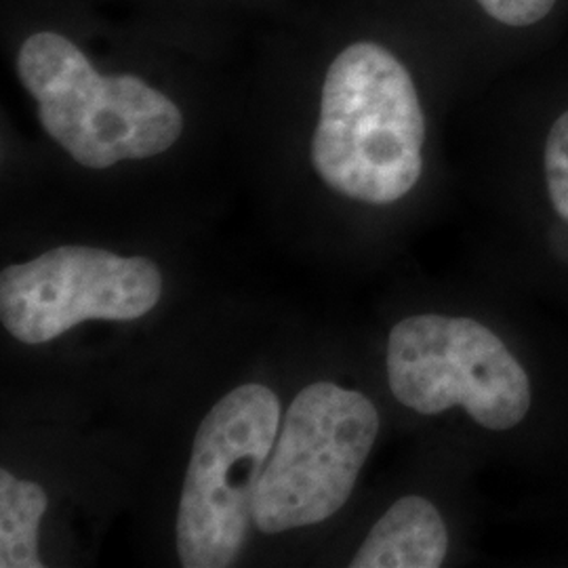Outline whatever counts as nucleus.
Listing matches in <instances>:
<instances>
[{
	"instance_id": "1",
	"label": "nucleus",
	"mask_w": 568,
	"mask_h": 568,
	"mask_svg": "<svg viewBox=\"0 0 568 568\" xmlns=\"http://www.w3.org/2000/svg\"><path fill=\"white\" fill-rule=\"evenodd\" d=\"M427 122L417 84L384 42H349L326 70L312 135L318 178L345 199L403 201L424 173Z\"/></svg>"
},
{
	"instance_id": "2",
	"label": "nucleus",
	"mask_w": 568,
	"mask_h": 568,
	"mask_svg": "<svg viewBox=\"0 0 568 568\" xmlns=\"http://www.w3.org/2000/svg\"><path fill=\"white\" fill-rule=\"evenodd\" d=\"M16 70L44 133L84 169L161 156L182 138L180 105L135 74H100L72 39L39 30Z\"/></svg>"
},
{
	"instance_id": "3",
	"label": "nucleus",
	"mask_w": 568,
	"mask_h": 568,
	"mask_svg": "<svg viewBox=\"0 0 568 568\" xmlns=\"http://www.w3.org/2000/svg\"><path fill=\"white\" fill-rule=\"evenodd\" d=\"M281 426V400L262 384L227 392L204 415L178 509L185 568L232 567L255 525V497Z\"/></svg>"
},
{
	"instance_id": "4",
	"label": "nucleus",
	"mask_w": 568,
	"mask_h": 568,
	"mask_svg": "<svg viewBox=\"0 0 568 568\" xmlns=\"http://www.w3.org/2000/svg\"><path fill=\"white\" fill-rule=\"evenodd\" d=\"M379 434L365 394L318 382L284 415L255 497V527L267 535L321 525L344 508Z\"/></svg>"
},
{
	"instance_id": "5",
	"label": "nucleus",
	"mask_w": 568,
	"mask_h": 568,
	"mask_svg": "<svg viewBox=\"0 0 568 568\" xmlns=\"http://www.w3.org/2000/svg\"><path fill=\"white\" fill-rule=\"evenodd\" d=\"M387 379L396 400L415 413L462 406L495 432L518 426L532 398L525 366L488 326L438 314L410 316L392 328Z\"/></svg>"
},
{
	"instance_id": "6",
	"label": "nucleus",
	"mask_w": 568,
	"mask_h": 568,
	"mask_svg": "<svg viewBox=\"0 0 568 568\" xmlns=\"http://www.w3.org/2000/svg\"><path fill=\"white\" fill-rule=\"evenodd\" d=\"M163 297V274L148 257L95 246H58L0 274V318L23 344H49L87 321H138Z\"/></svg>"
},
{
	"instance_id": "7",
	"label": "nucleus",
	"mask_w": 568,
	"mask_h": 568,
	"mask_svg": "<svg viewBox=\"0 0 568 568\" xmlns=\"http://www.w3.org/2000/svg\"><path fill=\"white\" fill-rule=\"evenodd\" d=\"M448 551L447 525L419 495L398 499L371 528L352 568H438Z\"/></svg>"
},
{
	"instance_id": "8",
	"label": "nucleus",
	"mask_w": 568,
	"mask_h": 568,
	"mask_svg": "<svg viewBox=\"0 0 568 568\" xmlns=\"http://www.w3.org/2000/svg\"><path fill=\"white\" fill-rule=\"evenodd\" d=\"M47 511V493L32 480L0 471V567L42 568L39 528Z\"/></svg>"
},
{
	"instance_id": "9",
	"label": "nucleus",
	"mask_w": 568,
	"mask_h": 568,
	"mask_svg": "<svg viewBox=\"0 0 568 568\" xmlns=\"http://www.w3.org/2000/svg\"><path fill=\"white\" fill-rule=\"evenodd\" d=\"M544 171L549 201L556 213L568 222V110L549 129L544 150Z\"/></svg>"
},
{
	"instance_id": "10",
	"label": "nucleus",
	"mask_w": 568,
	"mask_h": 568,
	"mask_svg": "<svg viewBox=\"0 0 568 568\" xmlns=\"http://www.w3.org/2000/svg\"><path fill=\"white\" fill-rule=\"evenodd\" d=\"M562 0H474L488 20L511 32H528L556 13Z\"/></svg>"
}]
</instances>
